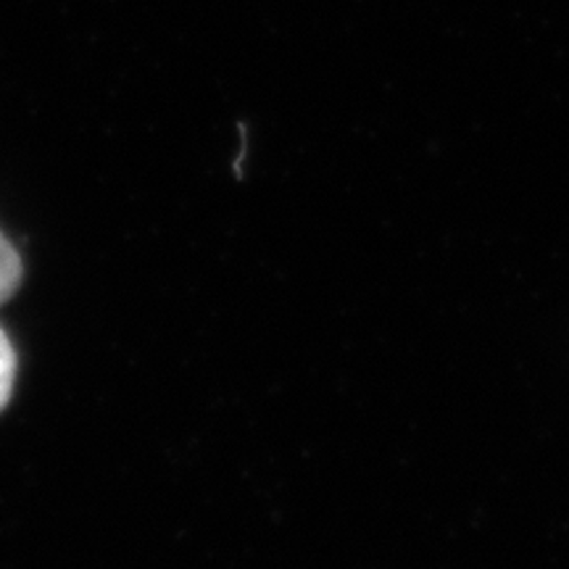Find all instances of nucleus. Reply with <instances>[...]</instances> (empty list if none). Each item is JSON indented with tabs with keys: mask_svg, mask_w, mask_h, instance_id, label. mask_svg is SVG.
I'll list each match as a JSON object with an SVG mask.
<instances>
[{
	"mask_svg": "<svg viewBox=\"0 0 569 569\" xmlns=\"http://www.w3.org/2000/svg\"><path fill=\"white\" fill-rule=\"evenodd\" d=\"M17 380V351H13L9 336L0 327V411L9 407Z\"/></svg>",
	"mask_w": 569,
	"mask_h": 569,
	"instance_id": "obj_2",
	"label": "nucleus"
},
{
	"mask_svg": "<svg viewBox=\"0 0 569 569\" xmlns=\"http://www.w3.org/2000/svg\"><path fill=\"white\" fill-rule=\"evenodd\" d=\"M21 272H24V269H21L17 248H13L9 243V238L0 232V306L17 293V288L21 284Z\"/></svg>",
	"mask_w": 569,
	"mask_h": 569,
	"instance_id": "obj_1",
	"label": "nucleus"
}]
</instances>
